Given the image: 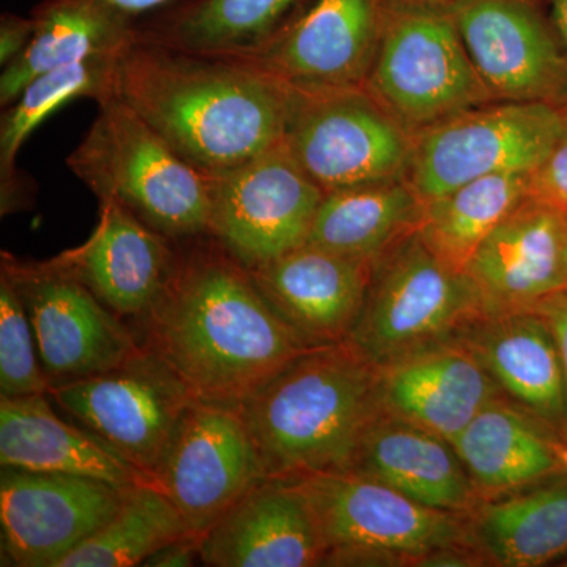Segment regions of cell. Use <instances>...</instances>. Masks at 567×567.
I'll return each mask as SVG.
<instances>
[{"mask_svg":"<svg viewBox=\"0 0 567 567\" xmlns=\"http://www.w3.org/2000/svg\"><path fill=\"white\" fill-rule=\"evenodd\" d=\"M185 244H177V264L162 298L134 331L197 399L238 405L315 347L284 322L251 271L215 238Z\"/></svg>","mask_w":567,"mask_h":567,"instance_id":"cell-1","label":"cell"},{"mask_svg":"<svg viewBox=\"0 0 567 567\" xmlns=\"http://www.w3.org/2000/svg\"><path fill=\"white\" fill-rule=\"evenodd\" d=\"M114 96L183 159L215 175L281 144L290 91L238 63L137 37L118 59Z\"/></svg>","mask_w":567,"mask_h":567,"instance_id":"cell-2","label":"cell"},{"mask_svg":"<svg viewBox=\"0 0 567 567\" xmlns=\"http://www.w3.org/2000/svg\"><path fill=\"white\" fill-rule=\"evenodd\" d=\"M268 476L349 472L383 412L379 368L349 341L295 358L237 405Z\"/></svg>","mask_w":567,"mask_h":567,"instance_id":"cell-3","label":"cell"},{"mask_svg":"<svg viewBox=\"0 0 567 567\" xmlns=\"http://www.w3.org/2000/svg\"><path fill=\"white\" fill-rule=\"evenodd\" d=\"M99 203L112 200L173 241L208 235V175L183 159L118 99L99 114L66 158Z\"/></svg>","mask_w":567,"mask_h":567,"instance_id":"cell-4","label":"cell"},{"mask_svg":"<svg viewBox=\"0 0 567 567\" xmlns=\"http://www.w3.org/2000/svg\"><path fill=\"white\" fill-rule=\"evenodd\" d=\"M322 537V566H417L440 548L466 543V514L421 505L374 477L352 472L293 480Z\"/></svg>","mask_w":567,"mask_h":567,"instance_id":"cell-5","label":"cell"},{"mask_svg":"<svg viewBox=\"0 0 567 567\" xmlns=\"http://www.w3.org/2000/svg\"><path fill=\"white\" fill-rule=\"evenodd\" d=\"M486 315L475 282L409 235L374 262L363 311L349 342L380 365L457 338Z\"/></svg>","mask_w":567,"mask_h":567,"instance_id":"cell-6","label":"cell"},{"mask_svg":"<svg viewBox=\"0 0 567 567\" xmlns=\"http://www.w3.org/2000/svg\"><path fill=\"white\" fill-rule=\"evenodd\" d=\"M364 89L413 137L495 102L446 9L391 6Z\"/></svg>","mask_w":567,"mask_h":567,"instance_id":"cell-7","label":"cell"},{"mask_svg":"<svg viewBox=\"0 0 567 567\" xmlns=\"http://www.w3.org/2000/svg\"><path fill=\"white\" fill-rule=\"evenodd\" d=\"M284 145L324 194L406 177L413 136L364 87H289Z\"/></svg>","mask_w":567,"mask_h":567,"instance_id":"cell-8","label":"cell"},{"mask_svg":"<svg viewBox=\"0 0 567 567\" xmlns=\"http://www.w3.org/2000/svg\"><path fill=\"white\" fill-rule=\"evenodd\" d=\"M565 133L555 104H481L416 134L406 178L425 203L487 175L533 173Z\"/></svg>","mask_w":567,"mask_h":567,"instance_id":"cell-9","label":"cell"},{"mask_svg":"<svg viewBox=\"0 0 567 567\" xmlns=\"http://www.w3.org/2000/svg\"><path fill=\"white\" fill-rule=\"evenodd\" d=\"M9 279L31 320L41 368L51 388L103 374L141 350L136 331L52 259L2 252Z\"/></svg>","mask_w":567,"mask_h":567,"instance_id":"cell-10","label":"cell"},{"mask_svg":"<svg viewBox=\"0 0 567 567\" xmlns=\"http://www.w3.org/2000/svg\"><path fill=\"white\" fill-rule=\"evenodd\" d=\"M215 238L248 270L308 244L324 193L284 142L221 174L208 175Z\"/></svg>","mask_w":567,"mask_h":567,"instance_id":"cell-11","label":"cell"},{"mask_svg":"<svg viewBox=\"0 0 567 567\" xmlns=\"http://www.w3.org/2000/svg\"><path fill=\"white\" fill-rule=\"evenodd\" d=\"M50 398L151 477L186 410L197 401L185 380L144 346L111 371L52 386Z\"/></svg>","mask_w":567,"mask_h":567,"instance_id":"cell-12","label":"cell"},{"mask_svg":"<svg viewBox=\"0 0 567 567\" xmlns=\"http://www.w3.org/2000/svg\"><path fill=\"white\" fill-rule=\"evenodd\" d=\"M152 477L200 537L268 473L237 405L197 399Z\"/></svg>","mask_w":567,"mask_h":567,"instance_id":"cell-13","label":"cell"},{"mask_svg":"<svg viewBox=\"0 0 567 567\" xmlns=\"http://www.w3.org/2000/svg\"><path fill=\"white\" fill-rule=\"evenodd\" d=\"M390 9V0H306L260 47L224 61L292 89L364 87Z\"/></svg>","mask_w":567,"mask_h":567,"instance_id":"cell-14","label":"cell"},{"mask_svg":"<svg viewBox=\"0 0 567 567\" xmlns=\"http://www.w3.org/2000/svg\"><path fill=\"white\" fill-rule=\"evenodd\" d=\"M450 11L495 102L566 99L567 51L540 0H457Z\"/></svg>","mask_w":567,"mask_h":567,"instance_id":"cell-15","label":"cell"},{"mask_svg":"<svg viewBox=\"0 0 567 567\" xmlns=\"http://www.w3.org/2000/svg\"><path fill=\"white\" fill-rule=\"evenodd\" d=\"M126 488L87 476L2 466L3 554L13 566L59 567L114 516Z\"/></svg>","mask_w":567,"mask_h":567,"instance_id":"cell-16","label":"cell"},{"mask_svg":"<svg viewBox=\"0 0 567 567\" xmlns=\"http://www.w3.org/2000/svg\"><path fill=\"white\" fill-rule=\"evenodd\" d=\"M177 254V241L156 233L122 205L104 200L91 237L54 259L114 315L137 324L166 290Z\"/></svg>","mask_w":567,"mask_h":567,"instance_id":"cell-17","label":"cell"},{"mask_svg":"<svg viewBox=\"0 0 567 567\" xmlns=\"http://www.w3.org/2000/svg\"><path fill=\"white\" fill-rule=\"evenodd\" d=\"M567 216L525 197L473 254L465 271L486 315L533 311L565 292Z\"/></svg>","mask_w":567,"mask_h":567,"instance_id":"cell-18","label":"cell"},{"mask_svg":"<svg viewBox=\"0 0 567 567\" xmlns=\"http://www.w3.org/2000/svg\"><path fill=\"white\" fill-rule=\"evenodd\" d=\"M372 268V260L306 244L249 271L284 322L309 347H323L349 341Z\"/></svg>","mask_w":567,"mask_h":567,"instance_id":"cell-19","label":"cell"},{"mask_svg":"<svg viewBox=\"0 0 567 567\" xmlns=\"http://www.w3.org/2000/svg\"><path fill=\"white\" fill-rule=\"evenodd\" d=\"M377 368L383 410L450 442L488 402L505 395L458 336Z\"/></svg>","mask_w":567,"mask_h":567,"instance_id":"cell-20","label":"cell"},{"mask_svg":"<svg viewBox=\"0 0 567 567\" xmlns=\"http://www.w3.org/2000/svg\"><path fill=\"white\" fill-rule=\"evenodd\" d=\"M210 567L322 566L315 514L293 480L265 477L199 537Z\"/></svg>","mask_w":567,"mask_h":567,"instance_id":"cell-21","label":"cell"},{"mask_svg":"<svg viewBox=\"0 0 567 567\" xmlns=\"http://www.w3.org/2000/svg\"><path fill=\"white\" fill-rule=\"evenodd\" d=\"M451 445L483 502L567 473L561 432L506 395L488 402Z\"/></svg>","mask_w":567,"mask_h":567,"instance_id":"cell-22","label":"cell"},{"mask_svg":"<svg viewBox=\"0 0 567 567\" xmlns=\"http://www.w3.org/2000/svg\"><path fill=\"white\" fill-rule=\"evenodd\" d=\"M458 338L507 399L563 432L565 371L557 338L546 317L537 311L484 315Z\"/></svg>","mask_w":567,"mask_h":567,"instance_id":"cell-23","label":"cell"},{"mask_svg":"<svg viewBox=\"0 0 567 567\" xmlns=\"http://www.w3.org/2000/svg\"><path fill=\"white\" fill-rule=\"evenodd\" d=\"M349 472L434 509L468 514L483 502L450 440L385 410L365 431Z\"/></svg>","mask_w":567,"mask_h":567,"instance_id":"cell-24","label":"cell"},{"mask_svg":"<svg viewBox=\"0 0 567 567\" xmlns=\"http://www.w3.org/2000/svg\"><path fill=\"white\" fill-rule=\"evenodd\" d=\"M48 398H0V465L87 476L117 487L153 483L99 435L59 417Z\"/></svg>","mask_w":567,"mask_h":567,"instance_id":"cell-25","label":"cell"},{"mask_svg":"<svg viewBox=\"0 0 567 567\" xmlns=\"http://www.w3.org/2000/svg\"><path fill=\"white\" fill-rule=\"evenodd\" d=\"M33 35L0 76V104L48 71L96 58H121L140 37L133 18L102 0H41L31 11Z\"/></svg>","mask_w":567,"mask_h":567,"instance_id":"cell-26","label":"cell"},{"mask_svg":"<svg viewBox=\"0 0 567 567\" xmlns=\"http://www.w3.org/2000/svg\"><path fill=\"white\" fill-rule=\"evenodd\" d=\"M466 544L486 566L539 567L567 558V473L466 514Z\"/></svg>","mask_w":567,"mask_h":567,"instance_id":"cell-27","label":"cell"},{"mask_svg":"<svg viewBox=\"0 0 567 567\" xmlns=\"http://www.w3.org/2000/svg\"><path fill=\"white\" fill-rule=\"evenodd\" d=\"M425 203L406 177L327 193L308 244L375 262L420 229Z\"/></svg>","mask_w":567,"mask_h":567,"instance_id":"cell-28","label":"cell"},{"mask_svg":"<svg viewBox=\"0 0 567 567\" xmlns=\"http://www.w3.org/2000/svg\"><path fill=\"white\" fill-rule=\"evenodd\" d=\"M306 0H188L140 25V40L226 59L274 37Z\"/></svg>","mask_w":567,"mask_h":567,"instance_id":"cell-29","label":"cell"},{"mask_svg":"<svg viewBox=\"0 0 567 567\" xmlns=\"http://www.w3.org/2000/svg\"><path fill=\"white\" fill-rule=\"evenodd\" d=\"M118 59L96 58L61 66L33 78L20 95L3 107L0 118V204L2 215L20 210L29 197L17 167L24 142L54 112L80 99L96 103L114 99Z\"/></svg>","mask_w":567,"mask_h":567,"instance_id":"cell-30","label":"cell"},{"mask_svg":"<svg viewBox=\"0 0 567 567\" xmlns=\"http://www.w3.org/2000/svg\"><path fill=\"white\" fill-rule=\"evenodd\" d=\"M529 174H496L425 200L417 234L447 267L465 271L481 244L527 197Z\"/></svg>","mask_w":567,"mask_h":567,"instance_id":"cell-31","label":"cell"},{"mask_svg":"<svg viewBox=\"0 0 567 567\" xmlns=\"http://www.w3.org/2000/svg\"><path fill=\"white\" fill-rule=\"evenodd\" d=\"M193 535L174 503L155 483L126 488L121 507L59 567L142 566L153 551Z\"/></svg>","mask_w":567,"mask_h":567,"instance_id":"cell-32","label":"cell"},{"mask_svg":"<svg viewBox=\"0 0 567 567\" xmlns=\"http://www.w3.org/2000/svg\"><path fill=\"white\" fill-rule=\"evenodd\" d=\"M50 391L31 320L17 290L0 275V398L50 395Z\"/></svg>","mask_w":567,"mask_h":567,"instance_id":"cell-33","label":"cell"},{"mask_svg":"<svg viewBox=\"0 0 567 567\" xmlns=\"http://www.w3.org/2000/svg\"><path fill=\"white\" fill-rule=\"evenodd\" d=\"M527 197L567 216V130L554 151L529 174Z\"/></svg>","mask_w":567,"mask_h":567,"instance_id":"cell-34","label":"cell"},{"mask_svg":"<svg viewBox=\"0 0 567 567\" xmlns=\"http://www.w3.org/2000/svg\"><path fill=\"white\" fill-rule=\"evenodd\" d=\"M33 35V20L29 17H18L3 13L0 18V65L7 66L28 47Z\"/></svg>","mask_w":567,"mask_h":567,"instance_id":"cell-35","label":"cell"},{"mask_svg":"<svg viewBox=\"0 0 567 567\" xmlns=\"http://www.w3.org/2000/svg\"><path fill=\"white\" fill-rule=\"evenodd\" d=\"M533 311L540 312L546 317L551 330H554L555 338H557L559 354H561L566 383V420L561 434L567 443V292H559L547 298L543 303L536 306Z\"/></svg>","mask_w":567,"mask_h":567,"instance_id":"cell-36","label":"cell"},{"mask_svg":"<svg viewBox=\"0 0 567 567\" xmlns=\"http://www.w3.org/2000/svg\"><path fill=\"white\" fill-rule=\"evenodd\" d=\"M197 559L200 561L199 537L185 536L153 551L151 557L142 563V566L189 567L196 565Z\"/></svg>","mask_w":567,"mask_h":567,"instance_id":"cell-37","label":"cell"},{"mask_svg":"<svg viewBox=\"0 0 567 567\" xmlns=\"http://www.w3.org/2000/svg\"><path fill=\"white\" fill-rule=\"evenodd\" d=\"M102 2L114 10L121 11L126 17L133 18V20H137L141 14L166 6L173 0H102Z\"/></svg>","mask_w":567,"mask_h":567,"instance_id":"cell-38","label":"cell"},{"mask_svg":"<svg viewBox=\"0 0 567 567\" xmlns=\"http://www.w3.org/2000/svg\"><path fill=\"white\" fill-rule=\"evenodd\" d=\"M548 11L567 51V0H548Z\"/></svg>","mask_w":567,"mask_h":567,"instance_id":"cell-39","label":"cell"},{"mask_svg":"<svg viewBox=\"0 0 567 567\" xmlns=\"http://www.w3.org/2000/svg\"><path fill=\"white\" fill-rule=\"evenodd\" d=\"M391 6L423 7V9L450 10L457 0H390Z\"/></svg>","mask_w":567,"mask_h":567,"instance_id":"cell-40","label":"cell"},{"mask_svg":"<svg viewBox=\"0 0 567 567\" xmlns=\"http://www.w3.org/2000/svg\"><path fill=\"white\" fill-rule=\"evenodd\" d=\"M557 107L559 110V114H561L563 121H565L566 130H567V96L565 100H563L561 103L557 104Z\"/></svg>","mask_w":567,"mask_h":567,"instance_id":"cell-41","label":"cell"},{"mask_svg":"<svg viewBox=\"0 0 567 567\" xmlns=\"http://www.w3.org/2000/svg\"><path fill=\"white\" fill-rule=\"evenodd\" d=\"M565 274H566V289H565V292H567V234H566V249H565Z\"/></svg>","mask_w":567,"mask_h":567,"instance_id":"cell-42","label":"cell"},{"mask_svg":"<svg viewBox=\"0 0 567 567\" xmlns=\"http://www.w3.org/2000/svg\"><path fill=\"white\" fill-rule=\"evenodd\" d=\"M561 566H567V558L565 559V563H561Z\"/></svg>","mask_w":567,"mask_h":567,"instance_id":"cell-43","label":"cell"}]
</instances>
